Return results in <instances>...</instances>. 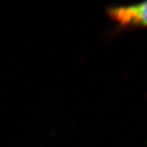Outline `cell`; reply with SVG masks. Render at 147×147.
Here are the masks:
<instances>
[{"label": "cell", "mask_w": 147, "mask_h": 147, "mask_svg": "<svg viewBox=\"0 0 147 147\" xmlns=\"http://www.w3.org/2000/svg\"><path fill=\"white\" fill-rule=\"evenodd\" d=\"M112 21L123 27H147V2L107 9Z\"/></svg>", "instance_id": "obj_1"}]
</instances>
